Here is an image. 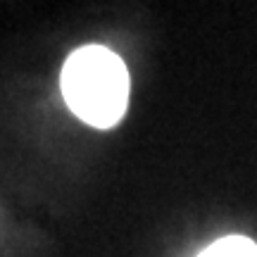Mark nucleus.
<instances>
[{
    "label": "nucleus",
    "mask_w": 257,
    "mask_h": 257,
    "mask_svg": "<svg viewBox=\"0 0 257 257\" xmlns=\"http://www.w3.org/2000/svg\"><path fill=\"white\" fill-rule=\"evenodd\" d=\"M128 69L114 50L102 46L76 48L60 74L64 102L81 121L110 128L128 105Z\"/></svg>",
    "instance_id": "nucleus-1"
},
{
    "label": "nucleus",
    "mask_w": 257,
    "mask_h": 257,
    "mask_svg": "<svg viewBox=\"0 0 257 257\" xmlns=\"http://www.w3.org/2000/svg\"><path fill=\"white\" fill-rule=\"evenodd\" d=\"M198 257H257V245L245 236H226L214 240Z\"/></svg>",
    "instance_id": "nucleus-2"
}]
</instances>
